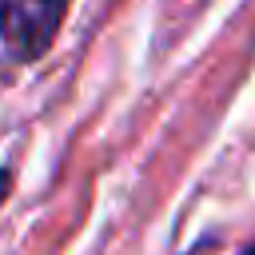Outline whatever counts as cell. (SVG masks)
<instances>
[{
	"instance_id": "6da1fadb",
	"label": "cell",
	"mask_w": 255,
	"mask_h": 255,
	"mask_svg": "<svg viewBox=\"0 0 255 255\" xmlns=\"http://www.w3.org/2000/svg\"><path fill=\"white\" fill-rule=\"evenodd\" d=\"M68 0H0V44L16 64H32L60 32Z\"/></svg>"
},
{
	"instance_id": "3957f363",
	"label": "cell",
	"mask_w": 255,
	"mask_h": 255,
	"mask_svg": "<svg viewBox=\"0 0 255 255\" xmlns=\"http://www.w3.org/2000/svg\"><path fill=\"white\" fill-rule=\"evenodd\" d=\"M187 255H203V243H199V247H195V251H187Z\"/></svg>"
},
{
	"instance_id": "7a4b0ae2",
	"label": "cell",
	"mask_w": 255,
	"mask_h": 255,
	"mask_svg": "<svg viewBox=\"0 0 255 255\" xmlns=\"http://www.w3.org/2000/svg\"><path fill=\"white\" fill-rule=\"evenodd\" d=\"M4 183H8V167H0V195H4Z\"/></svg>"
}]
</instances>
